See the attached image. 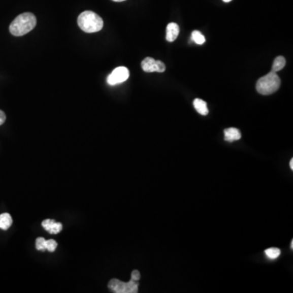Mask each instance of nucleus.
<instances>
[{"label": "nucleus", "mask_w": 293, "mask_h": 293, "mask_svg": "<svg viewBox=\"0 0 293 293\" xmlns=\"http://www.w3.org/2000/svg\"><path fill=\"white\" fill-rule=\"evenodd\" d=\"M285 64H286V60L283 56H278V57L275 58L272 66L273 72H279L284 68Z\"/></svg>", "instance_id": "f8f14e48"}, {"label": "nucleus", "mask_w": 293, "mask_h": 293, "mask_svg": "<svg viewBox=\"0 0 293 293\" xmlns=\"http://www.w3.org/2000/svg\"><path fill=\"white\" fill-rule=\"evenodd\" d=\"M222 1L225 3H229L231 2V1H232V0H222Z\"/></svg>", "instance_id": "412c9836"}, {"label": "nucleus", "mask_w": 293, "mask_h": 293, "mask_svg": "<svg viewBox=\"0 0 293 293\" xmlns=\"http://www.w3.org/2000/svg\"><path fill=\"white\" fill-rule=\"evenodd\" d=\"M142 69L146 73H163L166 70V66L160 60H154L153 58L147 57L141 63Z\"/></svg>", "instance_id": "423d86ee"}, {"label": "nucleus", "mask_w": 293, "mask_h": 293, "mask_svg": "<svg viewBox=\"0 0 293 293\" xmlns=\"http://www.w3.org/2000/svg\"><path fill=\"white\" fill-rule=\"evenodd\" d=\"M13 224V218L8 213H3L0 215V229L7 231Z\"/></svg>", "instance_id": "9b49d317"}, {"label": "nucleus", "mask_w": 293, "mask_h": 293, "mask_svg": "<svg viewBox=\"0 0 293 293\" xmlns=\"http://www.w3.org/2000/svg\"><path fill=\"white\" fill-rule=\"evenodd\" d=\"M37 24V20L35 15L31 13H25L19 15L11 23L9 30L14 36H23L35 29Z\"/></svg>", "instance_id": "f257e3e1"}, {"label": "nucleus", "mask_w": 293, "mask_h": 293, "mask_svg": "<svg viewBox=\"0 0 293 293\" xmlns=\"http://www.w3.org/2000/svg\"><path fill=\"white\" fill-rule=\"evenodd\" d=\"M57 248V242L54 240H46V250L54 252Z\"/></svg>", "instance_id": "2eb2a0df"}, {"label": "nucleus", "mask_w": 293, "mask_h": 293, "mask_svg": "<svg viewBox=\"0 0 293 293\" xmlns=\"http://www.w3.org/2000/svg\"><path fill=\"white\" fill-rule=\"evenodd\" d=\"M5 121H6V115H5V112L0 110V125L5 123Z\"/></svg>", "instance_id": "a211bd4d"}, {"label": "nucleus", "mask_w": 293, "mask_h": 293, "mask_svg": "<svg viewBox=\"0 0 293 293\" xmlns=\"http://www.w3.org/2000/svg\"><path fill=\"white\" fill-rule=\"evenodd\" d=\"M289 166H290V168H291V170H293V159H291V160H290V164H289Z\"/></svg>", "instance_id": "6ab92c4d"}, {"label": "nucleus", "mask_w": 293, "mask_h": 293, "mask_svg": "<svg viewBox=\"0 0 293 293\" xmlns=\"http://www.w3.org/2000/svg\"><path fill=\"white\" fill-rule=\"evenodd\" d=\"M78 25L86 33H96L102 29L104 21L99 15L91 11H85L79 15Z\"/></svg>", "instance_id": "f03ea898"}, {"label": "nucleus", "mask_w": 293, "mask_h": 293, "mask_svg": "<svg viewBox=\"0 0 293 293\" xmlns=\"http://www.w3.org/2000/svg\"><path fill=\"white\" fill-rule=\"evenodd\" d=\"M224 137L225 141L234 142L236 140H240L241 138V133L240 131L236 128L231 127L227 128L224 131Z\"/></svg>", "instance_id": "1a4fd4ad"}, {"label": "nucleus", "mask_w": 293, "mask_h": 293, "mask_svg": "<svg viewBox=\"0 0 293 293\" xmlns=\"http://www.w3.org/2000/svg\"><path fill=\"white\" fill-rule=\"evenodd\" d=\"M108 287L115 293H137L139 291V283L133 279H131L127 283L119 279H111Z\"/></svg>", "instance_id": "20e7f679"}, {"label": "nucleus", "mask_w": 293, "mask_h": 293, "mask_svg": "<svg viewBox=\"0 0 293 293\" xmlns=\"http://www.w3.org/2000/svg\"><path fill=\"white\" fill-rule=\"evenodd\" d=\"M179 26L176 23H170L166 27V40L168 42L175 41L179 35Z\"/></svg>", "instance_id": "6e6552de"}, {"label": "nucleus", "mask_w": 293, "mask_h": 293, "mask_svg": "<svg viewBox=\"0 0 293 293\" xmlns=\"http://www.w3.org/2000/svg\"><path fill=\"white\" fill-rule=\"evenodd\" d=\"M280 84L281 80L278 74L271 71L257 81L256 89L261 94L269 95L279 90Z\"/></svg>", "instance_id": "7ed1b4c3"}, {"label": "nucleus", "mask_w": 293, "mask_h": 293, "mask_svg": "<svg viewBox=\"0 0 293 293\" xmlns=\"http://www.w3.org/2000/svg\"><path fill=\"white\" fill-rule=\"evenodd\" d=\"M193 105H194L197 113H199L200 114L206 116V115H208V113H209L207 103L204 101L203 100H201V99H196L194 102H193Z\"/></svg>", "instance_id": "9d476101"}, {"label": "nucleus", "mask_w": 293, "mask_h": 293, "mask_svg": "<svg viewBox=\"0 0 293 293\" xmlns=\"http://www.w3.org/2000/svg\"><path fill=\"white\" fill-rule=\"evenodd\" d=\"M129 77V70L124 66L115 69L107 78V82L110 86L120 84L127 80Z\"/></svg>", "instance_id": "39448f33"}, {"label": "nucleus", "mask_w": 293, "mask_h": 293, "mask_svg": "<svg viewBox=\"0 0 293 293\" xmlns=\"http://www.w3.org/2000/svg\"><path fill=\"white\" fill-rule=\"evenodd\" d=\"M291 249H292V248H293V240H291Z\"/></svg>", "instance_id": "4be33fe9"}, {"label": "nucleus", "mask_w": 293, "mask_h": 293, "mask_svg": "<svg viewBox=\"0 0 293 293\" xmlns=\"http://www.w3.org/2000/svg\"><path fill=\"white\" fill-rule=\"evenodd\" d=\"M265 253H266L268 258L271 259V260H275V259L278 258L280 256L281 251L279 248H270L265 251Z\"/></svg>", "instance_id": "ddd939ff"}, {"label": "nucleus", "mask_w": 293, "mask_h": 293, "mask_svg": "<svg viewBox=\"0 0 293 293\" xmlns=\"http://www.w3.org/2000/svg\"><path fill=\"white\" fill-rule=\"evenodd\" d=\"M114 2H123L125 0H113Z\"/></svg>", "instance_id": "aec40b11"}, {"label": "nucleus", "mask_w": 293, "mask_h": 293, "mask_svg": "<svg viewBox=\"0 0 293 293\" xmlns=\"http://www.w3.org/2000/svg\"><path fill=\"white\" fill-rule=\"evenodd\" d=\"M36 248L39 251L46 250V240L43 237H39L36 240Z\"/></svg>", "instance_id": "dca6fc26"}, {"label": "nucleus", "mask_w": 293, "mask_h": 293, "mask_svg": "<svg viewBox=\"0 0 293 293\" xmlns=\"http://www.w3.org/2000/svg\"><path fill=\"white\" fill-rule=\"evenodd\" d=\"M191 38H192L193 41L199 45H202L205 43V38L200 31H193L192 34H191Z\"/></svg>", "instance_id": "4468645a"}, {"label": "nucleus", "mask_w": 293, "mask_h": 293, "mask_svg": "<svg viewBox=\"0 0 293 293\" xmlns=\"http://www.w3.org/2000/svg\"><path fill=\"white\" fill-rule=\"evenodd\" d=\"M43 227L47 231L48 233L55 235L60 233L63 228V225L60 222H56L53 219H46L42 222Z\"/></svg>", "instance_id": "0eeeda50"}, {"label": "nucleus", "mask_w": 293, "mask_h": 293, "mask_svg": "<svg viewBox=\"0 0 293 293\" xmlns=\"http://www.w3.org/2000/svg\"><path fill=\"white\" fill-rule=\"evenodd\" d=\"M140 276H141V275H140V271H137V270H135V271H132V279H133V280L139 282V280L140 279Z\"/></svg>", "instance_id": "f3484780"}]
</instances>
